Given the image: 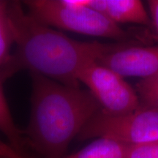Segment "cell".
I'll list each match as a JSON object with an SVG mask.
<instances>
[{
    "label": "cell",
    "instance_id": "obj_4",
    "mask_svg": "<svg viewBox=\"0 0 158 158\" xmlns=\"http://www.w3.org/2000/svg\"><path fill=\"white\" fill-rule=\"evenodd\" d=\"M81 141L106 138L126 145L158 139V110L141 105L130 113L111 115L98 110L78 134Z\"/></svg>",
    "mask_w": 158,
    "mask_h": 158
},
{
    "label": "cell",
    "instance_id": "obj_6",
    "mask_svg": "<svg viewBox=\"0 0 158 158\" xmlns=\"http://www.w3.org/2000/svg\"><path fill=\"white\" fill-rule=\"evenodd\" d=\"M98 64L124 77L149 78L158 73V46L120 45L105 54Z\"/></svg>",
    "mask_w": 158,
    "mask_h": 158
},
{
    "label": "cell",
    "instance_id": "obj_14",
    "mask_svg": "<svg viewBox=\"0 0 158 158\" xmlns=\"http://www.w3.org/2000/svg\"><path fill=\"white\" fill-rule=\"evenodd\" d=\"M21 156L23 155L0 139V158H16Z\"/></svg>",
    "mask_w": 158,
    "mask_h": 158
},
{
    "label": "cell",
    "instance_id": "obj_10",
    "mask_svg": "<svg viewBox=\"0 0 158 158\" xmlns=\"http://www.w3.org/2000/svg\"><path fill=\"white\" fill-rule=\"evenodd\" d=\"M7 2H0V76L11 56L13 36L7 14Z\"/></svg>",
    "mask_w": 158,
    "mask_h": 158
},
{
    "label": "cell",
    "instance_id": "obj_16",
    "mask_svg": "<svg viewBox=\"0 0 158 158\" xmlns=\"http://www.w3.org/2000/svg\"><path fill=\"white\" fill-rule=\"evenodd\" d=\"M16 158H26L25 157H23V156H21V157H16Z\"/></svg>",
    "mask_w": 158,
    "mask_h": 158
},
{
    "label": "cell",
    "instance_id": "obj_1",
    "mask_svg": "<svg viewBox=\"0 0 158 158\" xmlns=\"http://www.w3.org/2000/svg\"><path fill=\"white\" fill-rule=\"evenodd\" d=\"M7 14L15 51L0 76L3 81L21 70L78 87V73L119 46L81 42L26 13L19 2L7 3Z\"/></svg>",
    "mask_w": 158,
    "mask_h": 158
},
{
    "label": "cell",
    "instance_id": "obj_13",
    "mask_svg": "<svg viewBox=\"0 0 158 158\" xmlns=\"http://www.w3.org/2000/svg\"><path fill=\"white\" fill-rule=\"evenodd\" d=\"M142 106L158 110V91L139 93Z\"/></svg>",
    "mask_w": 158,
    "mask_h": 158
},
{
    "label": "cell",
    "instance_id": "obj_8",
    "mask_svg": "<svg viewBox=\"0 0 158 158\" xmlns=\"http://www.w3.org/2000/svg\"><path fill=\"white\" fill-rule=\"evenodd\" d=\"M128 147L109 138H99L67 158H127Z\"/></svg>",
    "mask_w": 158,
    "mask_h": 158
},
{
    "label": "cell",
    "instance_id": "obj_3",
    "mask_svg": "<svg viewBox=\"0 0 158 158\" xmlns=\"http://www.w3.org/2000/svg\"><path fill=\"white\" fill-rule=\"evenodd\" d=\"M29 13L45 24L90 36L124 40L127 31L89 6L70 7L60 0L26 1Z\"/></svg>",
    "mask_w": 158,
    "mask_h": 158
},
{
    "label": "cell",
    "instance_id": "obj_11",
    "mask_svg": "<svg viewBox=\"0 0 158 158\" xmlns=\"http://www.w3.org/2000/svg\"><path fill=\"white\" fill-rule=\"evenodd\" d=\"M127 158H158V139L129 146Z\"/></svg>",
    "mask_w": 158,
    "mask_h": 158
},
{
    "label": "cell",
    "instance_id": "obj_2",
    "mask_svg": "<svg viewBox=\"0 0 158 158\" xmlns=\"http://www.w3.org/2000/svg\"><path fill=\"white\" fill-rule=\"evenodd\" d=\"M31 76V110L23 132L26 143L44 158H62L71 141L101 107L89 90Z\"/></svg>",
    "mask_w": 158,
    "mask_h": 158
},
{
    "label": "cell",
    "instance_id": "obj_5",
    "mask_svg": "<svg viewBox=\"0 0 158 158\" xmlns=\"http://www.w3.org/2000/svg\"><path fill=\"white\" fill-rule=\"evenodd\" d=\"M78 80L86 85L106 113L119 115L133 111L141 106L139 97L123 77L98 62L81 70Z\"/></svg>",
    "mask_w": 158,
    "mask_h": 158
},
{
    "label": "cell",
    "instance_id": "obj_9",
    "mask_svg": "<svg viewBox=\"0 0 158 158\" xmlns=\"http://www.w3.org/2000/svg\"><path fill=\"white\" fill-rule=\"evenodd\" d=\"M0 80V131L8 139L10 145L21 153L26 144L24 133L16 127L4 94ZM22 155V154H21Z\"/></svg>",
    "mask_w": 158,
    "mask_h": 158
},
{
    "label": "cell",
    "instance_id": "obj_15",
    "mask_svg": "<svg viewBox=\"0 0 158 158\" xmlns=\"http://www.w3.org/2000/svg\"><path fill=\"white\" fill-rule=\"evenodd\" d=\"M147 4L152 15V23L158 33V0H149Z\"/></svg>",
    "mask_w": 158,
    "mask_h": 158
},
{
    "label": "cell",
    "instance_id": "obj_7",
    "mask_svg": "<svg viewBox=\"0 0 158 158\" xmlns=\"http://www.w3.org/2000/svg\"><path fill=\"white\" fill-rule=\"evenodd\" d=\"M89 7L116 24L133 23L151 24L152 20L139 0H89Z\"/></svg>",
    "mask_w": 158,
    "mask_h": 158
},
{
    "label": "cell",
    "instance_id": "obj_12",
    "mask_svg": "<svg viewBox=\"0 0 158 158\" xmlns=\"http://www.w3.org/2000/svg\"><path fill=\"white\" fill-rule=\"evenodd\" d=\"M136 87L138 93L158 91V73L149 78L141 79L136 85Z\"/></svg>",
    "mask_w": 158,
    "mask_h": 158
}]
</instances>
